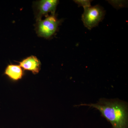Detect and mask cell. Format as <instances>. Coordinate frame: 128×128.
Segmentation results:
<instances>
[{"label":"cell","instance_id":"3","mask_svg":"<svg viewBox=\"0 0 128 128\" xmlns=\"http://www.w3.org/2000/svg\"><path fill=\"white\" fill-rule=\"evenodd\" d=\"M105 12L103 8L99 5L84 8L82 16L84 25L89 30L97 26L104 18Z\"/></svg>","mask_w":128,"mask_h":128},{"label":"cell","instance_id":"5","mask_svg":"<svg viewBox=\"0 0 128 128\" xmlns=\"http://www.w3.org/2000/svg\"><path fill=\"white\" fill-rule=\"evenodd\" d=\"M20 66L24 70L32 72L34 74L39 73L41 70V64L36 56H32L19 62Z\"/></svg>","mask_w":128,"mask_h":128},{"label":"cell","instance_id":"6","mask_svg":"<svg viewBox=\"0 0 128 128\" xmlns=\"http://www.w3.org/2000/svg\"><path fill=\"white\" fill-rule=\"evenodd\" d=\"M5 74L12 80H18L22 78L24 72L20 66L10 64L5 70Z\"/></svg>","mask_w":128,"mask_h":128},{"label":"cell","instance_id":"1","mask_svg":"<svg viewBox=\"0 0 128 128\" xmlns=\"http://www.w3.org/2000/svg\"><path fill=\"white\" fill-rule=\"evenodd\" d=\"M98 110L102 116L111 124L112 128H128V104L119 99L101 98L97 103L81 104Z\"/></svg>","mask_w":128,"mask_h":128},{"label":"cell","instance_id":"7","mask_svg":"<svg viewBox=\"0 0 128 128\" xmlns=\"http://www.w3.org/2000/svg\"><path fill=\"white\" fill-rule=\"evenodd\" d=\"M75 2L79 6H82L84 8L91 6V1L90 0H74Z\"/></svg>","mask_w":128,"mask_h":128},{"label":"cell","instance_id":"4","mask_svg":"<svg viewBox=\"0 0 128 128\" xmlns=\"http://www.w3.org/2000/svg\"><path fill=\"white\" fill-rule=\"evenodd\" d=\"M59 1L57 0H41L35 3L37 20L42 19L43 16H48L49 13L54 14Z\"/></svg>","mask_w":128,"mask_h":128},{"label":"cell","instance_id":"2","mask_svg":"<svg viewBox=\"0 0 128 128\" xmlns=\"http://www.w3.org/2000/svg\"><path fill=\"white\" fill-rule=\"evenodd\" d=\"M60 22L54 14L47 16L44 20H38L36 30L38 36L46 39L50 38L57 32Z\"/></svg>","mask_w":128,"mask_h":128}]
</instances>
